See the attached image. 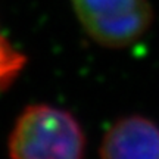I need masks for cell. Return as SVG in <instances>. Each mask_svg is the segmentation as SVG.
Returning <instances> with one entry per match:
<instances>
[{
    "label": "cell",
    "instance_id": "1",
    "mask_svg": "<svg viewBox=\"0 0 159 159\" xmlns=\"http://www.w3.org/2000/svg\"><path fill=\"white\" fill-rule=\"evenodd\" d=\"M85 134L68 111L46 103L30 105L9 136L11 159H84Z\"/></svg>",
    "mask_w": 159,
    "mask_h": 159
},
{
    "label": "cell",
    "instance_id": "2",
    "mask_svg": "<svg viewBox=\"0 0 159 159\" xmlns=\"http://www.w3.org/2000/svg\"><path fill=\"white\" fill-rule=\"evenodd\" d=\"M71 5L85 34L109 49L136 43L153 21L149 0H71Z\"/></svg>",
    "mask_w": 159,
    "mask_h": 159
},
{
    "label": "cell",
    "instance_id": "3",
    "mask_svg": "<svg viewBox=\"0 0 159 159\" xmlns=\"http://www.w3.org/2000/svg\"><path fill=\"white\" fill-rule=\"evenodd\" d=\"M100 159H159V125L142 115L118 119L100 143Z\"/></svg>",
    "mask_w": 159,
    "mask_h": 159
},
{
    "label": "cell",
    "instance_id": "4",
    "mask_svg": "<svg viewBox=\"0 0 159 159\" xmlns=\"http://www.w3.org/2000/svg\"><path fill=\"white\" fill-rule=\"evenodd\" d=\"M27 65V57L0 31V93L6 91Z\"/></svg>",
    "mask_w": 159,
    "mask_h": 159
}]
</instances>
